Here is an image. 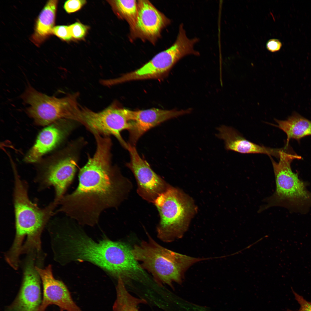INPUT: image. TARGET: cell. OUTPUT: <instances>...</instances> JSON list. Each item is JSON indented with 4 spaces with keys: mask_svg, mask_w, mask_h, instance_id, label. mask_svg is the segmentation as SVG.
Listing matches in <instances>:
<instances>
[{
    "mask_svg": "<svg viewBox=\"0 0 311 311\" xmlns=\"http://www.w3.org/2000/svg\"><path fill=\"white\" fill-rule=\"evenodd\" d=\"M126 149L130 156V161L126 165L136 178L138 194L145 200L154 203L158 197L168 187L153 171L147 162L140 156L135 146L128 143Z\"/></svg>",
    "mask_w": 311,
    "mask_h": 311,
    "instance_id": "11",
    "label": "cell"
},
{
    "mask_svg": "<svg viewBox=\"0 0 311 311\" xmlns=\"http://www.w3.org/2000/svg\"><path fill=\"white\" fill-rule=\"evenodd\" d=\"M81 109V124L93 134L113 135L126 149L128 143L123 139L121 132L124 130H129L132 127L129 110L121 108L115 103L99 112L82 106Z\"/></svg>",
    "mask_w": 311,
    "mask_h": 311,
    "instance_id": "9",
    "label": "cell"
},
{
    "mask_svg": "<svg viewBox=\"0 0 311 311\" xmlns=\"http://www.w3.org/2000/svg\"><path fill=\"white\" fill-rule=\"evenodd\" d=\"M13 200L16 233L14 241L7 251L11 258L17 259L22 254L43 253L41 236L58 204L54 201L40 208L30 199L27 183L21 179L14 168Z\"/></svg>",
    "mask_w": 311,
    "mask_h": 311,
    "instance_id": "3",
    "label": "cell"
},
{
    "mask_svg": "<svg viewBox=\"0 0 311 311\" xmlns=\"http://www.w3.org/2000/svg\"><path fill=\"white\" fill-rule=\"evenodd\" d=\"M86 3L84 0H68L65 3L64 8L67 12L72 13L79 10Z\"/></svg>",
    "mask_w": 311,
    "mask_h": 311,
    "instance_id": "24",
    "label": "cell"
},
{
    "mask_svg": "<svg viewBox=\"0 0 311 311\" xmlns=\"http://www.w3.org/2000/svg\"><path fill=\"white\" fill-rule=\"evenodd\" d=\"M22 282L19 293L6 311H39L42 299L41 279L36 269V257L27 255L22 263Z\"/></svg>",
    "mask_w": 311,
    "mask_h": 311,
    "instance_id": "10",
    "label": "cell"
},
{
    "mask_svg": "<svg viewBox=\"0 0 311 311\" xmlns=\"http://www.w3.org/2000/svg\"><path fill=\"white\" fill-rule=\"evenodd\" d=\"M295 300L300 305L299 309L297 310H292L287 309L286 311H311V301L306 300L301 296L299 295L292 289Z\"/></svg>",
    "mask_w": 311,
    "mask_h": 311,
    "instance_id": "25",
    "label": "cell"
},
{
    "mask_svg": "<svg viewBox=\"0 0 311 311\" xmlns=\"http://www.w3.org/2000/svg\"><path fill=\"white\" fill-rule=\"evenodd\" d=\"M154 203L160 217L157 227L158 238L165 242L181 238L195 210L190 199L178 189L168 187Z\"/></svg>",
    "mask_w": 311,
    "mask_h": 311,
    "instance_id": "7",
    "label": "cell"
},
{
    "mask_svg": "<svg viewBox=\"0 0 311 311\" xmlns=\"http://www.w3.org/2000/svg\"><path fill=\"white\" fill-rule=\"evenodd\" d=\"M43 287V295L39 311H45L50 305H55L61 310L66 311H81L73 300L68 289L61 281L54 278L52 266L45 268L36 267Z\"/></svg>",
    "mask_w": 311,
    "mask_h": 311,
    "instance_id": "12",
    "label": "cell"
},
{
    "mask_svg": "<svg viewBox=\"0 0 311 311\" xmlns=\"http://www.w3.org/2000/svg\"><path fill=\"white\" fill-rule=\"evenodd\" d=\"M62 136L61 130L55 123L45 128L40 133L35 144L26 156L24 161L29 163L38 161L57 145Z\"/></svg>",
    "mask_w": 311,
    "mask_h": 311,
    "instance_id": "17",
    "label": "cell"
},
{
    "mask_svg": "<svg viewBox=\"0 0 311 311\" xmlns=\"http://www.w3.org/2000/svg\"><path fill=\"white\" fill-rule=\"evenodd\" d=\"M115 14L126 20L133 32L134 29L138 15L137 1L115 0L108 1Z\"/></svg>",
    "mask_w": 311,
    "mask_h": 311,
    "instance_id": "21",
    "label": "cell"
},
{
    "mask_svg": "<svg viewBox=\"0 0 311 311\" xmlns=\"http://www.w3.org/2000/svg\"><path fill=\"white\" fill-rule=\"evenodd\" d=\"M288 147L281 149L278 162L270 156L275 175L276 190L271 196L266 198V203L261 206V212L270 207L279 206L291 211L305 214L311 207V192L307 188V183L300 179L298 173L293 172L292 162L302 157L295 152H290Z\"/></svg>",
    "mask_w": 311,
    "mask_h": 311,
    "instance_id": "5",
    "label": "cell"
},
{
    "mask_svg": "<svg viewBox=\"0 0 311 311\" xmlns=\"http://www.w3.org/2000/svg\"><path fill=\"white\" fill-rule=\"evenodd\" d=\"M198 41L196 37L188 38L183 27L179 28L175 41L170 47L156 55L140 68L124 74L117 78L119 84L128 81L157 79L166 74L174 65L185 56L198 55L194 49Z\"/></svg>",
    "mask_w": 311,
    "mask_h": 311,
    "instance_id": "8",
    "label": "cell"
},
{
    "mask_svg": "<svg viewBox=\"0 0 311 311\" xmlns=\"http://www.w3.org/2000/svg\"><path fill=\"white\" fill-rule=\"evenodd\" d=\"M282 44L278 40L272 39L269 40L267 42L266 47L268 49L272 52L278 51L280 48Z\"/></svg>",
    "mask_w": 311,
    "mask_h": 311,
    "instance_id": "26",
    "label": "cell"
},
{
    "mask_svg": "<svg viewBox=\"0 0 311 311\" xmlns=\"http://www.w3.org/2000/svg\"><path fill=\"white\" fill-rule=\"evenodd\" d=\"M216 136L224 141L226 150L243 153H262L279 158L281 149H274L257 145L246 139L235 129L222 125L217 129Z\"/></svg>",
    "mask_w": 311,
    "mask_h": 311,
    "instance_id": "16",
    "label": "cell"
},
{
    "mask_svg": "<svg viewBox=\"0 0 311 311\" xmlns=\"http://www.w3.org/2000/svg\"><path fill=\"white\" fill-rule=\"evenodd\" d=\"M52 34L55 35L60 39L66 41L69 40L72 37L69 26L60 25L55 26L53 30Z\"/></svg>",
    "mask_w": 311,
    "mask_h": 311,
    "instance_id": "23",
    "label": "cell"
},
{
    "mask_svg": "<svg viewBox=\"0 0 311 311\" xmlns=\"http://www.w3.org/2000/svg\"><path fill=\"white\" fill-rule=\"evenodd\" d=\"M60 311H63V310H61Z\"/></svg>",
    "mask_w": 311,
    "mask_h": 311,
    "instance_id": "27",
    "label": "cell"
},
{
    "mask_svg": "<svg viewBox=\"0 0 311 311\" xmlns=\"http://www.w3.org/2000/svg\"><path fill=\"white\" fill-rule=\"evenodd\" d=\"M78 92L60 98L40 92L30 84L21 94V98L29 105L25 112L41 126L51 125L60 120L81 121V106L78 103Z\"/></svg>",
    "mask_w": 311,
    "mask_h": 311,
    "instance_id": "6",
    "label": "cell"
},
{
    "mask_svg": "<svg viewBox=\"0 0 311 311\" xmlns=\"http://www.w3.org/2000/svg\"><path fill=\"white\" fill-rule=\"evenodd\" d=\"M275 120L278 124L277 126L287 134L286 146L291 139L299 141L304 137L311 135V121L295 112L286 120Z\"/></svg>",
    "mask_w": 311,
    "mask_h": 311,
    "instance_id": "19",
    "label": "cell"
},
{
    "mask_svg": "<svg viewBox=\"0 0 311 311\" xmlns=\"http://www.w3.org/2000/svg\"><path fill=\"white\" fill-rule=\"evenodd\" d=\"M125 285L121 278L117 279L116 288V298L112 311H139L138 305L146 304L147 301L131 295L127 290Z\"/></svg>",
    "mask_w": 311,
    "mask_h": 311,
    "instance_id": "20",
    "label": "cell"
},
{
    "mask_svg": "<svg viewBox=\"0 0 311 311\" xmlns=\"http://www.w3.org/2000/svg\"><path fill=\"white\" fill-rule=\"evenodd\" d=\"M76 166V161L71 157L62 159L50 165L36 179L39 189L42 190L53 187L55 191L54 201L58 205L73 180Z\"/></svg>",
    "mask_w": 311,
    "mask_h": 311,
    "instance_id": "13",
    "label": "cell"
},
{
    "mask_svg": "<svg viewBox=\"0 0 311 311\" xmlns=\"http://www.w3.org/2000/svg\"><path fill=\"white\" fill-rule=\"evenodd\" d=\"M57 3V0L48 1L37 18L35 31L31 38L33 42L37 45H39L52 34Z\"/></svg>",
    "mask_w": 311,
    "mask_h": 311,
    "instance_id": "18",
    "label": "cell"
},
{
    "mask_svg": "<svg viewBox=\"0 0 311 311\" xmlns=\"http://www.w3.org/2000/svg\"><path fill=\"white\" fill-rule=\"evenodd\" d=\"M137 2V17L132 32L140 37L154 40L170 20L149 1L140 0Z\"/></svg>",
    "mask_w": 311,
    "mask_h": 311,
    "instance_id": "15",
    "label": "cell"
},
{
    "mask_svg": "<svg viewBox=\"0 0 311 311\" xmlns=\"http://www.w3.org/2000/svg\"><path fill=\"white\" fill-rule=\"evenodd\" d=\"M72 37L76 39H80L85 35L87 31V27L82 24L76 22L69 26Z\"/></svg>",
    "mask_w": 311,
    "mask_h": 311,
    "instance_id": "22",
    "label": "cell"
},
{
    "mask_svg": "<svg viewBox=\"0 0 311 311\" xmlns=\"http://www.w3.org/2000/svg\"><path fill=\"white\" fill-rule=\"evenodd\" d=\"M96 151L80 170L79 184L71 193L64 196L55 213H65L81 225L97 224L104 210L116 207L125 192V180L111 164L112 142L96 140Z\"/></svg>",
    "mask_w": 311,
    "mask_h": 311,
    "instance_id": "1",
    "label": "cell"
},
{
    "mask_svg": "<svg viewBox=\"0 0 311 311\" xmlns=\"http://www.w3.org/2000/svg\"><path fill=\"white\" fill-rule=\"evenodd\" d=\"M191 111V109L166 110L154 108L137 111L129 110L132 127L128 130V143L135 146L140 137L152 128L170 119L189 114Z\"/></svg>",
    "mask_w": 311,
    "mask_h": 311,
    "instance_id": "14",
    "label": "cell"
},
{
    "mask_svg": "<svg viewBox=\"0 0 311 311\" xmlns=\"http://www.w3.org/2000/svg\"><path fill=\"white\" fill-rule=\"evenodd\" d=\"M57 255L62 265L87 261L117 278L126 271L131 261L130 249L127 244L107 238L96 242L77 224L68 226L58 236Z\"/></svg>",
    "mask_w": 311,
    "mask_h": 311,
    "instance_id": "2",
    "label": "cell"
},
{
    "mask_svg": "<svg viewBox=\"0 0 311 311\" xmlns=\"http://www.w3.org/2000/svg\"><path fill=\"white\" fill-rule=\"evenodd\" d=\"M147 240L134 245L132 252L141 267L149 272L159 286L181 284L184 274L192 265L207 259L195 258L169 250L157 242L148 234Z\"/></svg>",
    "mask_w": 311,
    "mask_h": 311,
    "instance_id": "4",
    "label": "cell"
}]
</instances>
